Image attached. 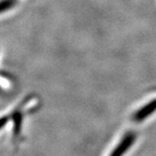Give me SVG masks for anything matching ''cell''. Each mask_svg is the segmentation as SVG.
I'll return each instance as SVG.
<instances>
[{
  "label": "cell",
  "instance_id": "6da1fadb",
  "mask_svg": "<svg viewBox=\"0 0 156 156\" xmlns=\"http://www.w3.org/2000/svg\"><path fill=\"white\" fill-rule=\"evenodd\" d=\"M136 139L137 134L134 131H128L120 138L119 141H117L106 156H126L134 145Z\"/></svg>",
  "mask_w": 156,
  "mask_h": 156
},
{
  "label": "cell",
  "instance_id": "7a4b0ae2",
  "mask_svg": "<svg viewBox=\"0 0 156 156\" xmlns=\"http://www.w3.org/2000/svg\"><path fill=\"white\" fill-rule=\"evenodd\" d=\"M156 113V98L148 101L147 103L133 113L131 115V120L134 122H142L147 120L151 115H154Z\"/></svg>",
  "mask_w": 156,
  "mask_h": 156
},
{
  "label": "cell",
  "instance_id": "3957f363",
  "mask_svg": "<svg viewBox=\"0 0 156 156\" xmlns=\"http://www.w3.org/2000/svg\"><path fill=\"white\" fill-rule=\"evenodd\" d=\"M16 4V0H2L1 3V12L4 13L5 11H9Z\"/></svg>",
  "mask_w": 156,
  "mask_h": 156
}]
</instances>
